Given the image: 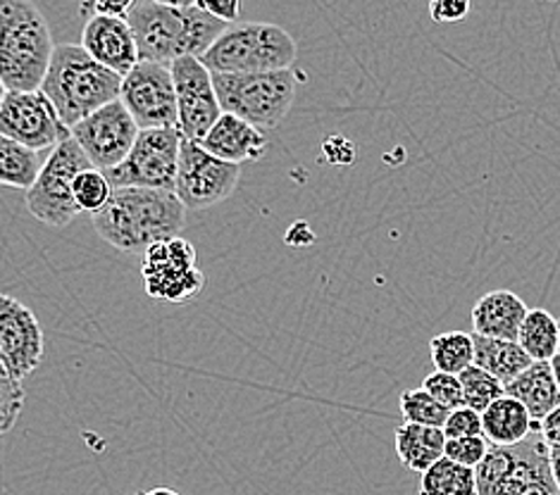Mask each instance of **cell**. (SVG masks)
Instances as JSON below:
<instances>
[{
    "label": "cell",
    "instance_id": "836d02e7",
    "mask_svg": "<svg viewBox=\"0 0 560 495\" xmlns=\"http://www.w3.org/2000/svg\"><path fill=\"white\" fill-rule=\"evenodd\" d=\"M446 438H472V436H485V426H482V414L470 410V408H460L453 410L451 417L444 426Z\"/></svg>",
    "mask_w": 560,
    "mask_h": 495
},
{
    "label": "cell",
    "instance_id": "f35d334b",
    "mask_svg": "<svg viewBox=\"0 0 560 495\" xmlns=\"http://www.w3.org/2000/svg\"><path fill=\"white\" fill-rule=\"evenodd\" d=\"M551 470H553V479L560 491V446H551Z\"/></svg>",
    "mask_w": 560,
    "mask_h": 495
},
{
    "label": "cell",
    "instance_id": "44dd1931",
    "mask_svg": "<svg viewBox=\"0 0 560 495\" xmlns=\"http://www.w3.org/2000/svg\"><path fill=\"white\" fill-rule=\"evenodd\" d=\"M446 440L444 429L404 422L396 429V455L410 472L424 474L446 458Z\"/></svg>",
    "mask_w": 560,
    "mask_h": 495
},
{
    "label": "cell",
    "instance_id": "4316f807",
    "mask_svg": "<svg viewBox=\"0 0 560 495\" xmlns=\"http://www.w3.org/2000/svg\"><path fill=\"white\" fill-rule=\"evenodd\" d=\"M418 495H477V472L444 458L420 476Z\"/></svg>",
    "mask_w": 560,
    "mask_h": 495
},
{
    "label": "cell",
    "instance_id": "7402d4cb",
    "mask_svg": "<svg viewBox=\"0 0 560 495\" xmlns=\"http://www.w3.org/2000/svg\"><path fill=\"white\" fill-rule=\"evenodd\" d=\"M505 396L520 400L535 422H544L560 405V388L551 363H535L505 386Z\"/></svg>",
    "mask_w": 560,
    "mask_h": 495
},
{
    "label": "cell",
    "instance_id": "603a6c76",
    "mask_svg": "<svg viewBox=\"0 0 560 495\" xmlns=\"http://www.w3.org/2000/svg\"><path fill=\"white\" fill-rule=\"evenodd\" d=\"M475 339V365L499 379L503 386H511L520 374L527 372L535 360H532L525 347L513 341H499V339H485L472 333Z\"/></svg>",
    "mask_w": 560,
    "mask_h": 495
},
{
    "label": "cell",
    "instance_id": "83f0119b",
    "mask_svg": "<svg viewBox=\"0 0 560 495\" xmlns=\"http://www.w3.org/2000/svg\"><path fill=\"white\" fill-rule=\"evenodd\" d=\"M398 405H401L404 420L410 424H422V426H434V429H444L448 417H451V410H446L442 403H436V400L427 393L422 386L404 391L401 400H398Z\"/></svg>",
    "mask_w": 560,
    "mask_h": 495
},
{
    "label": "cell",
    "instance_id": "74e56055",
    "mask_svg": "<svg viewBox=\"0 0 560 495\" xmlns=\"http://www.w3.org/2000/svg\"><path fill=\"white\" fill-rule=\"evenodd\" d=\"M541 436L549 446H560V405L541 422Z\"/></svg>",
    "mask_w": 560,
    "mask_h": 495
},
{
    "label": "cell",
    "instance_id": "b9f144b4",
    "mask_svg": "<svg viewBox=\"0 0 560 495\" xmlns=\"http://www.w3.org/2000/svg\"><path fill=\"white\" fill-rule=\"evenodd\" d=\"M558 327H560V319H558Z\"/></svg>",
    "mask_w": 560,
    "mask_h": 495
},
{
    "label": "cell",
    "instance_id": "d6a6232c",
    "mask_svg": "<svg viewBox=\"0 0 560 495\" xmlns=\"http://www.w3.org/2000/svg\"><path fill=\"white\" fill-rule=\"evenodd\" d=\"M489 450H491V444L485 436L448 438L446 440V458L463 464V467H470V470H477V467L485 462Z\"/></svg>",
    "mask_w": 560,
    "mask_h": 495
},
{
    "label": "cell",
    "instance_id": "d4e9b609",
    "mask_svg": "<svg viewBox=\"0 0 560 495\" xmlns=\"http://www.w3.org/2000/svg\"><path fill=\"white\" fill-rule=\"evenodd\" d=\"M517 343L525 347V353L535 363H551L560 353L558 319L544 307H535V310H529L523 329H520Z\"/></svg>",
    "mask_w": 560,
    "mask_h": 495
},
{
    "label": "cell",
    "instance_id": "4dcf8cb0",
    "mask_svg": "<svg viewBox=\"0 0 560 495\" xmlns=\"http://www.w3.org/2000/svg\"><path fill=\"white\" fill-rule=\"evenodd\" d=\"M24 398L22 381L12 379L8 372L0 369V429L10 432L15 426L24 408Z\"/></svg>",
    "mask_w": 560,
    "mask_h": 495
},
{
    "label": "cell",
    "instance_id": "d590c367",
    "mask_svg": "<svg viewBox=\"0 0 560 495\" xmlns=\"http://www.w3.org/2000/svg\"><path fill=\"white\" fill-rule=\"evenodd\" d=\"M198 5L226 24H234L242 17V3L238 0H198Z\"/></svg>",
    "mask_w": 560,
    "mask_h": 495
},
{
    "label": "cell",
    "instance_id": "e0dca14e",
    "mask_svg": "<svg viewBox=\"0 0 560 495\" xmlns=\"http://www.w3.org/2000/svg\"><path fill=\"white\" fill-rule=\"evenodd\" d=\"M82 46L93 60L122 79L141 62L137 38L127 20L91 15L82 32Z\"/></svg>",
    "mask_w": 560,
    "mask_h": 495
},
{
    "label": "cell",
    "instance_id": "7a4b0ae2",
    "mask_svg": "<svg viewBox=\"0 0 560 495\" xmlns=\"http://www.w3.org/2000/svg\"><path fill=\"white\" fill-rule=\"evenodd\" d=\"M91 220L105 244L122 252H145L163 240L182 238L186 208L172 191L115 189L110 203Z\"/></svg>",
    "mask_w": 560,
    "mask_h": 495
},
{
    "label": "cell",
    "instance_id": "ba28073f",
    "mask_svg": "<svg viewBox=\"0 0 560 495\" xmlns=\"http://www.w3.org/2000/svg\"><path fill=\"white\" fill-rule=\"evenodd\" d=\"M91 160L72 137L62 141L46 160V167L34 189L26 193V208L50 229H65L79 212L74 198V181L91 169Z\"/></svg>",
    "mask_w": 560,
    "mask_h": 495
},
{
    "label": "cell",
    "instance_id": "4fadbf2b",
    "mask_svg": "<svg viewBox=\"0 0 560 495\" xmlns=\"http://www.w3.org/2000/svg\"><path fill=\"white\" fill-rule=\"evenodd\" d=\"M119 101L135 117L141 131L145 129H179L177 89L170 67L158 62H139L122 79Z\"/></svg>",
    "mask_w": 560,
    "mask_h": 495
},
{
    "label": "cell",
    "instance_id": "277c9868",
    "mask_svg": "<svg viewBox=\"0 0 560 495\" xmlns=\"http://www.w3.org/2000/svg\"><path fill=\"white\" fill-rule=\"evenodd\" d=\"M42 91L70 129L119 101L122 76L93 60L82 44H60Z\"/></svg>",
    "mask_w": 560,
    "mask_h": 495
},
{
    "label": "cell",
    "instance_id": "8fae6325",
    "mask_svg": "<svg viewBox=\"0 0 560 495\" xmlns=\"http://www.w3.org/2000/svg\"><path fill=\"white\" fill-rule=\"evenodd\" d=\"M141 276L151 298L172 305L189 303L206 286V274L196 267V248L186 238L163 240L145 250Z\"/></svg>",
    "mask_w": 560,
    "mask_h": 495
},
{
    "label": "cell",
    "instance_id": "484cf974",
    "mask_svg": "<svg viewBox=\"0 0 560 495\" xmlns=\"http://www.w3.org/2000/svg\"><path fill=\"white\" fill-rule=\"evenodd\" d=\"M430 353L436 372L460 377L475 367V339L465 331H446L430 341Z\"/></svg>",
    "mask_w": 560,
    "mask_h": 495
},
{
    "label": "cell",
    "instance_id": "8d00e7d4",
    "mask_svg": "<svg viewBox=\"0 0 560 495\" xmlns=\"http://www.w3.org/2000/svg\"><path fill=\"white\" fill-rule=\"evenodd\" d=\"M135 3H93V5H82L84 12H93L98 17H115V20H127L129 10Z\"/></svg>",
    "mask_w": 560,
    "mask_h": 495
},
{
    "label": "cell",
    "instance_id": "cb8c5ba5",
    "mask_svg": "<svg viewBox=\"0 0 560 495\" xmlns=\"http://www.w3.org/2000/svg\"><path fill=\"white\" fill-rule=\"evenodd\" d=\"M44 167L46 163L42 160V153L0 137V181H3V186L30 193L38 177H42Z\"/></svg>",
    "mask_w": 560,
    "mask_h": 495
},
{
    "label": "cell",
    "instance_id": "3957f363",
    "mask_svg": "<svg viewBox=\"0 0 560 495\" xmlns=\"http://www.w3.org/2000/svg\"><path fill=\"white\" fill-rule=\"evenodd\" d=\"M56 48L44 12L32 0L0 3V84L3 91H42Z\"/></svg>",
    "mask_w": 560,
    "mask_h": 495
},
{
    "label": "cell",
    "instance_id": "30bf717a",
    "mask_svg": "<svg viewBox=\"0 0 560 495\" xmlns=\"http://www.w3.org/2000/svg\"><path fill=\"white\" fill-rule=\"evenodd\" d=\"M0 137L18 141L32 151H56L72 137L56 105L44 91H3L0 101Z\"/></svg>",
    "mask_w": 560,
    "mask_h": 495
},
{
    "label": "cell",
    "instance_id": "ffe728a7",
    "mask_svg": "<svg viewBox=\"0 0 560 495\" xmlns=\"http://www.w3.org/2000/svg\"><path fill=\"white\" fill-rule=\"evenodd\" d=\"M482 426L485 438L499 448L523 444V440L541 429V424L532 420L527 408L511 396H503L482 414Z\"/></svg>",
    "mask_w": 560,
    "mask_h": 495
},
{
    "label": "cell",
    "instance_id": "7c38bea8",
    "mask_svg": "<svg viewBox=\"0 0 560 495\" xmlns=\"http://www.w3.org/2000/svg\"><path fill=\"white\" fill-rule=\"evenodd\" d=\"M238 179L242 167L210 155L201 143L182 141L175 193L186 210H208L222 203L236 191Z\"/></svg>",
    "mask_w": 560,
    "mask_h": 495
},
{
    "label": "cell",
    "instance_id": "52a82bcc",
    "mask_svg": "<svg viewBox=\"0 0 560 495\" xmlns=\"http://www.w3.org/2000/svg\"><path fill=\"white\" fill-rule=\"evenodd\" d=\"M301 74L293 70L262 74H212L222 113L246 119L258 129H275L289 115Z\"/></svg>",
    "mask_w": 560,
    "mask_h": 495
},
{
    "label": "cell",
    "instance_id": "8992f818",
    "mask_svg": "<svg viewBox=\"0 0 560 495\" xmlns=\"http://www.w3.org/2000/svg\"><path fill=\"white\" fill-rule=\"evenodd\" d=\"M475 472L477 495H560L551 470V446L541 432L517 446H491Z\"/></svg>",
    "mask_w": 560,
    "mask_h": 495
},
{
    "label": "cell",
    "instance_id": "f1b7e54d",
    "mask_svg": "<svg viewBox=\"0 0 560 495\" xmlns=\"http://www.w3.org/2000/svg\"><path fill=\"white\" fill-rule=\"evenodd\" d=\"M458 379L463 384L465 408H470L479 414H485L497 400L505 396V386L499 379H493L485 369H479L477 365L470 367L468 372H463Z\"/></svg>",
    "mask_w": 560,
    "mask_h": 495
},
{
    "label": "cell",
    "instance_id": "2e32d148",
    "mask_svg": "<svg viewBox=\"0 0 560 495\" xmlns=\"http://www.w3.org/2000/svg\"><path fill=\"white\" fill-rule=\"evenodd\" d=\"M44 363V331L34 313L12 298L0 296V369L24 381Z\"/></svg>",
    "mask_w": 560,
    "mask_h": 495
},
{
    "label": "cell",
    "instance_id": "d6986e66",
    "mask_svg": "<svg viewBox=\"0 0 560 495\" xmlns=\"http://www.w3.org/2000/svg\"><path fill=\"white\" fill-rule=\"evenodd\" d=\"M529 315V307L509 288L491 291L472 307V329L477 337L517 343L520 329Z\"/></svg>",
    "mask_w": 560,
    "mask_h": 495
},
{
    "label": "cell",
    "instance_id": "5b68a950",
    "mask_svg": "<svg viewBox=\"0 0 560 495\" xmlns=\"http://www.w3.org/2000/svg\"><path fill=\"white\" fill-rule=\"evenodd\" d=\"M299 48L293 36L277 24H232L201 58L212 74H262L291 70Z\"/></svg>",
    "mask_w": 560,
    "mask_h": 495
},
{
    "label": "cell",
    "instance_id": "5bb4252c",
    "mask_svg": "<svg viewBox=\"0 0 560 495\" xmlns=\"http://www.w3.org/2000/svg\"><path fill=\"white\" fill-rule=\"evenodd\" d=\"M170 72L177 89L182 139L201 143L224 115L212 72L201 58H179L170 64Z\"/></svg>",
    "mask_w": 560,
    "mask_h": 495
},
{
    "label": "cell",
    "instance_id": "9a60e30c",
    "mask_svg": "<svg viewBox=\"0 0 560 495\" xmlns=\"http://www.w3.org/2000/svg\"><path fill=\"white\" fill-rule=\"evenodd\" d=\"M139 125L129 115L122 101L105 105L96 115L72 129V139L82 145L91 165L101 172L119 167L135 151L139 141Z\"/></svg>",
    "mask_w": 560,
    "mask_h": 495
},
{
    "label": "cell",
    "instance_id": "9c48e42d",
    "mask_svg": "<svg viewBox=\"0 0 560 495\" xmlns=\"http://www.w3.org/2000/svg\"><path fill=\"white\" fill-rule=\"evenodd\" d=\"M179 129H145L139 133L135 151L122 165L105 172L113 189H155L175 193L179 153Z\"/></svg>",
    "mask_w": 560,
    "mask_h": 495
},
{
    "label": "cell",
    "instance_id": "6da1fadb",
    "mask_svg": "<svg viewBox=\"0 0 560 495\" xmlns=\"http://www.w3.org/2000/svg\"><path fill=\"white\" fill-rule=\"evenodd\" d=\"M127 22L135 32L141 62L165 67L179 58H203L232 26L212 17L198 0H135Z\"/></svg>",
    "mask_w": 560,
    "mask_h": 495
},
{
    "label": "cell",
    "instance_id": "ac0fdd59",
    "mask_svg": "<svg viewBox=\"0 0 560 495\" xmlns=\"http://www.w3.org/2000/svg\"><path fill=\"white\" fill-rule=\"evenodd\" d=\"M203 149L224 163L242 167L244 163H256L268 151V137L262 129L253 127L246 119L236 115H222L218 125L208 131L201 141Z\"/></svg>",
    "mask_w": 560,
    "mask_h": 495
},
{
    "label": "cell",
    "instance_id": "60d3db41",
    "mask_svg": "<svg viewBox=\"0 0 560 495\" xmlns=\"http://www.w3.org/2000/svg\"><path fill=\"white\" fill-rule=\"evenodd\" d=\"M551 367H553V374H556V381H558V388H560V353L551 360Z\"/></svg>",
    "mask_w": 560,
    "mask_h": 495
},
{
    "label": "cell",
    "instance_id": "f546056e",
    "mask_svg": "<svg viewBox=\"0 0 560 495\" xmlns=\"http://www.w3.org/2000/svg\"><path fill=\"white\" fill-rule=\"evenodd\" d=\"M115 189L110 179L105 177V172L91 167L82 172L74 181V198L77 205L82 212H89V215H98V212L110 203Z\"/></svg>",
    "mask_w": 560,
    "mask_h": 495
},
{
    "label": "cell",
    "instance_id": "e575fe53",
    "mask_svg": "<svg viewBox=\"0 0 560 495\" xmlns=\"http://www.w3.org/2000/svg\"><path fill=\"white\" fill-rule=\"evenodd\" d=\"M472 5L468 0H434L430 3V15L439 24H451V22H463L470 15Z\"/></svg>",
    "mask_w": 560,
    "mask_h": 495
},
{
    "label": "cell",
    "instance_id": "ab89813d",
    "mask_svg": "<svg viewBox=\"0 0 560 495\" xmlns=\"http://www.w3.org/2000/svg\"><path fill=\"white\" fill-rule=\"evenodd\" d=\"M143 495H182V493H177L175 488H153V491L143 493Z\"/></svg>",
    "mask_w": 560,
    "mask_h": 495
},
{
    "label": "cell",
    "instance_id": "1f68e13d",
    "mask_svg": "<svg viewBox=\"0 0 560 495\" xmlns=\"http://www.w3.org/2000/svg\"><path fill=\"white\" fill-rule=\"evenodd\" d=\"M422 388L430 393L436 403H442L446 410H460L465 408V396H463V384L458 377L444 372H434L424 379Z\"/></svg>",
    "mask_w": 560,
    "mask_h": 495
}]
</instances>
